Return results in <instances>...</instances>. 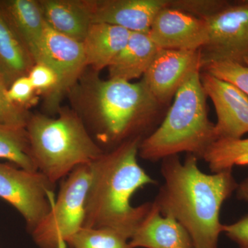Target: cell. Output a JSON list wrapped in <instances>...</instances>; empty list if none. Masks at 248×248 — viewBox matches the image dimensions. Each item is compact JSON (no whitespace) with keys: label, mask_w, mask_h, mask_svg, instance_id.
Instances as JSON below:
<instances>
[{"label":"cell","mask_w":248,"mask_h":248,"mask_svg":"<svg viewBox=\"0 0 248 248\" xmlns=\"http://www.w3.org/2000/svg\"><path fill=\"white\" fill-rule=\"evenodd\" d=\"M236 195L239 200L248 202V174L242 182L238 184Z\"/></svg>","instance_id":"obj_29"},{"label":"cell","mask_w":248,"mask_h":248,"mask_svg":"<svg viewBox=\"0 0 248 248\" xmlns=\"http://www.w3.org/2000/svg\"><path fill=\"white\" fill-rule=\"evenodd\" d=\"M201 71L229 83L248 97V66L231 61H216L205 63Z\"/></svg>","instance_id":"obj_23"},{"label":"cell","mask_w":248,"mask_h":248,"mask_svg":"<svg viewBox=\"0 0 248 248\" xmlns=\"http://www.w3.org/2000/svg\"><path fill=\"white\" fill-rule=\"evenodd\" d=\"M0 8L30 52L35 63H42L46 24L40 1H0Z\"/></svg>","instance_id":"obj_14"},{"label":"cell","mask_w":248,"mask_h":248,"mask_svg":"<svg viewBox=\"0 0 248 248\" xmlns=\"http://www.w3.org/2000/svg\"><path fill=\"white\" fill-rule=\"evenodd\" d=\"M160 49L148 32H132L126 45L108 67V79L130 81L144 76Z\"/></svg>","instance_id":"obj_17"},{"label":"cell","mask_w":248,"mask_h":248,"mask_svg":"<svg viewBox=\"0 0 248 248\" xmlns=\"http://www.w3.org/2000/svg\"><path fill=\"white\" fill-rule=\"evenodd\" d=\"M46 24L83 42L93 23L89 0H39Z\"/></svg>","instance_id":"obj_16"},{"label":"cell","mask_w":248,"mask_h":248,"mask_svg":"<svg viewBox=\"0 0 248 248\" xmlns=\"http://www.w3.org/2000/svg\"><path fill=\"white\" fill-rule=\"evenodd\" d=\"M132 32L111 24L92 23L83 41L87 66L99 73L126 45Z\"/></svg>","instance_id":"obj_18"},{"label":"cell","mask_w":248,"mask_h":248,"mask_svg":"<svg viewBox=\"0 0 248 248\" xmlns=\"http://www.w3.org/2000/svg\"><path fill=\"white\" fill-rule=\"evenodd\" d=\"M55 184L40 172L0 163V198L22 215L30 233L51 210Z\"/></svg>","instance_id":"obj_7"},{"label":"cell","mask_w":248,"mask_h":248,"mask_svg":"<svg viewBox=\"0 0 248 248\" xmlns=\"http://www.w3.org/2000/svg\"><path fill=\"white\" fill-rule=\"evenodd\" d=\"M7 84L0 73V125L14 128H26L31 114L28 109L11 102L8 98Z\"/></svg>","instance_id":"obj_24"},{"label":"cell","mask_w":248,"mask_h":248,"mask_svg":"<svg viewBox=\"0 0 248 248\" xmlns=\"http://www.w3.org/2000/svg\"><path fill=\"white\" fill-rule=\"evenodd\" d=\"M203 159L212 173L232 170L235 165H248V139L217 140Z\"/></svg>","instance_id":"obj_20"},{"label":"cell","mask_w":248,"mask_h":248,"mask_svg":"<svg viewBox=\"0 0 248 248\" xmlns=\"http://www.w3.org/2000/svg\"><path fill=\"white\" fill-rule=\"evenodd\" d=\"M201 81L207 97L216 110L217 140H239L248 133V97L234 86L200 71Z\"/></svg>","instance_id":"obj_10"},{"label":"cell","mask_w":248,"mask_h":248,"mask_svg":"<svg viewBox=\"0 0 248 248\" xmlns=\"http://www.w3.org/2000/svg\"><path fill=\"white\" fill-rule=\"evenodd\" d=\"M68 95L72 109L105 152L134 139L143 140L161 107L143 79H104L93 70L84 72Z\"/></svg>","instance_id":"obj_2"},{"label":"cell","mask_w":248,"mask_h":248,"mask_svg":"<svg viewBox=\"0 0 248 248\" xmlns=\"http://www.w3.org/2000/svg\"><path fill=\"white\" fill-rule=\"evenodd\" d=\"M129 244L131 248H194L185 228L173 217L161 215L153 202Z\"/></svg>","instance_id":"obj_15"},{"label":"cell","mask_w":248,"mask_h":248,"mask_svg":"<svg viewBox=\"0 0 248 248\" xmlns=\"http://www.w3.org/2000/svg\"><path fill=\"white\" fill-rule=\"evenodd\" d=\"M37 93L27 76L15 80L8 89L7 95L11 102L28 109V107L35 104Z\"/></svg>","instance_id":"obj_27"},{"label":"cell","mask_w":248,"mask_h":248,"mask_svg":"<svg viewBox=\"0 0 248 248\" xmlns=\"http://www.w3.org/2000/svg\"><path fill=\"white\" fill-rule=\"evenodd\" d=\"M35 61L0 8V73L8 87L27 76Z\"/></svg>","instance_id":"obj_19"},{"label":"cell","mask_w":248,"mask_h":248,"mask_svg":"<svg viewBox=\"0 0 248 248\" xmlns=\"http://www.w3.org/2000/svg\"><path fill=\"white\" fill-rule=\"evenodd\" d=\"M57 115L31 114L26 127L32 161L54 184L105 153L73 109L61 107Z\"/></svg>","instance_id":"obj_5"},{"label":"cell","mask_w":248,"mask_h":248,"mask_svg":"<svg viewBox=\"0 0 248 248\" xmlns=\"http://www.w3.org/2000/svg\"><path fill=\"white\" fill-rule=\"evenodd\" d=\"M141 141L136 138L125 142L89 164L91 180L83 228H108L129 241L133 237L152 202L133 206L132 197L144 186L156 184L139 164Z\"/></svg>","instance_id":"obj_3"},{"label":"cell","mask_w":248,"mask_h":248,"mask_svg":"<svg viewBox=\"0 0 248 248\" xmlns=\"http://www.w3.org/2000/svg\"><path fill=\"white\" fill-rule=\"evenodd\" d=\"M223 233L239 248H248V214L234 223L223 225Z\"/></svg>","instance_id":"obj_28"},{"label":"cell","mask_w":248,"mask_h":248,"mask_svg":"<svg viewBox=\"0 0 248 248\" xmlns=\"http://www.w3.org/2000/svg\"><path fill=\"white\" fill-rule=\"evenodd\" d=\"M34 89L42 93L45 99L50 97L58 85V76L51 66L44 63H36L28 74Z\"/></svg>","instance_id":"obj_26"},{"label":"cell","mask_w":248,"mask_h":248,"mask_svg":"<svg viewBox=\"0 0 248 248\" xmlns=\"http://www.w3.org/2000/svg\"><path fill=\"white\" fill-rule=\"evenodd\" d=\"M91 180L89 164L78 166L62 183L51 210L31 234L40 248H64L68 238L84 226Z\"/></svg>","instance_id":"obj_6"},{"label":"cell","mask_w":248,"mask_h":248,"mask_svg":"<svg viewBox=\"0 0 248 248\" xmlns=\"http://www.w3.org/2000/svg\"><path fill=\"white\" fill-rule=\"evenodd\" d=\"M201 71L200 50L160 49L143 81L161 105L174 97L191 73Z\"/></svg>","instance_id":"obj_11"},{"label":"cell","mask_w":248,"mask_h":248,"mask_svg":"<svg viewBox=\"0 0 248 248\" xmlns=\"http://www.w3.org/2000/svg\"><path fill=\"white\" fill-rule=\"evenodd\" d=\"M228 3L223 0H169V6L203 19L218 12Z\"/></svg>","instance_id":"obj_25"},{"label":"cell","mask_w":248,"mask_h":248,"mask_svg":"<svg viewBox=\"0 0 248 248\" xmlns=\"http://www.w3.org/2000/svg\"><path fill=\"white\" fill-rule=\"evenodd\" d=\"M93 23H104L130 32H148L169 0H89Z\"/></svg>","instance_id":"obj_13"},{"label":"cell","mask_w":248,"mask_h":248,"mask_svg":"<svg viewBox=\"0 0 248 248\" xmlns=\"http://www.w3.org/2000/svg\"><path fill=\"white\" fill-rule=\"evenodd\" d=\"M207 43L201 49V68L205 63L231 61L248 66V0L231 3L203 19Z\"/></svg>","instance_id":"obj_8"},{"label":"cell","mask_w":248,"mask_h":248,"mask_svg":"<svg viewBox=\"0 0 248 248\" xmlns=\"http://www.w3.org/2000/svg\"><path fill=\"white\" fill-rule=\"evenodd\" d=\"M164 184L153 201L164 216H170L188 232L194 248H218L223 233L220 212L223 203L237 188L232 170L207 174L198 166V158L187 154L161 160Z\"/></svg>","instance_id":"obj_1"},{"label":"cell","mask_w":248,"mask_h":248,"mask_svg":"<svg viewBox=\"0 0 248 248\" xmlns=\"http://www.w3.org/2000/svg\"><path fill=\"white\" fill-rule=\"evenodd\" d=\"M148 34L159 48L170 50H201L208 37L204 19L169 6L156 15Z\"/></svg>","instance_id":"obj_12"},{"label":"cell","mask_w":248,"mask_h":248,"mask_svg":"<svg viewBox=\"0 0 248 248\" xmlns=\"http://www.w3.org/2000/svg\"><path fill=\"white\" fill-rule=\"evenodd\" d=\"M0 159L7 160L26 170L39 172L31 157L26 128L0 125Z\"/></svg>","instance_id":"obj_21"},{"label":"cell","mask_w":248,"mask_h":248,"mask_svg":"<svg viewBox=\"0 0 248 248\" xmlns=\"http://www.w3.org/2000/svg\"><path fill=\"white\" fill-rule=\"evenodd\" d=\"M200 71L186 78L161 125L140 142L139 155L142 159L155 162L182 153L203 159L217 141L215 124L208 118Z\"/></svg>","instance_id":"obj_4"},{"label":"cell","mask_w":248,"mask_h":248,"mask_svg":"<svg viewBox=\"0 0 248 248\" xmlns=\"http://www.w3.org/2000/svg\"><path fill=\"white\" fill-rule=\"evenodd\" d=\"M66 244L71 248H131L126 238L108 228H82Z\"/></svg>","instance_id":"obj_22"},{"label":"cell","mask_w":248,"mask_h":248,"mask_svg":"<svg viewBox=\"0 0 248 248\" xmlns=\"http://www.w3.org/2000/svg\"><path fill=\"white\" fill-rule=\"evenodd\" d=\"M42 63L51 66L58 76L55 92L45 101L46 110L57 114L63 98L88 68L82 42L59 33L46 24Z\"/></svg>","instance_id":"obj_9"}]
</instances>
